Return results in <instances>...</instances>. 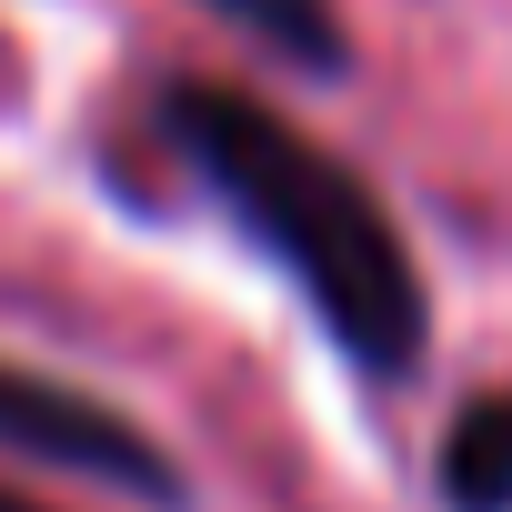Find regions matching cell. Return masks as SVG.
<instances>
[{
    "mask_svg": "<svg viewBox=\"0 0 512 512\" xmlns=\"http://www.w3.org/2000/svg\"><path fill=\"white\" fill-rule=\"evenodd\" d=\"M0 452L71 472V482H101L141 512H191V482H181L161 432H141L121 402H101L61 372H31V362H0Z\"/></svg>",
    "mask_w": 512,
    "mask_h": 512,
    "instance_id": "2",
    "label": "cell"
},
{
    "mask_svg": "<svg viewBox=\"0 0 512 512\" xmlns=\"http://www.w3.org/2000/svg\"><path fill=\"white\" fill-rule=\"evenodd\" d=\"M432 502L442 512H512V392H472L432 442Z\"/></svg>",
    "mask_w": 512,
    "mask_h": 512,
    "instance_id": "3",
    "label": "cell"
},
{
    "mask_svg": "<svg viewBox=\"0 0 512 512\" xmlns=\"http://www.w3.org/2000/svg\"><path fill=\"white\" fill-rule=\"evenodd\" d=\"M201 11H221L241 41H262L272 61L312 71V81H342L352 71V41H342V11L332 0H201Z\"/></svg>",
    "mask_w": 512,
    "mask_h": 512,
    "instance_id": "4",
    "label": "cell"
},
{
    "mask_svg": "<svg viewBox=\"0 0 512 512\" xmlns=\"http://www.w3.org/2000/svg\"><path fill=\"white\" fill-rule=\"evenodd\" d=\"M161 141L231 211V231L302 292L322 342L372 392H402L422 372V352H432L422 262H412L402 221L382 211V191L342 151H322L302 121H282L272 101H251L231 81H171L161 91Z\"/></svg>",
    "mask_w": 512,
    "mask_h": 512,
    "instance_id": "1",
    "label": "cell"
},
{
    "mask_svg": "<svg viewBox=\"0 0 512 512\" xmlns=\"http://www.w3.org/2000/svg\"><path fill=\"white\" fill-rule=\"evenodd\" d=\"M0 512H51V502H31V492H0Z\"/></svg>",
    "mask_w": 512,
    "mask_h": 512,
    "instance_id": "5",
    "label": "cell"
}]
</instances>
